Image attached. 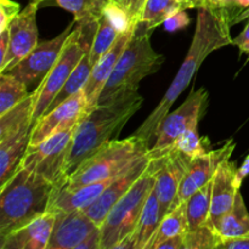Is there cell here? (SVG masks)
I'll use <instances>...</instances> for the list:
<instances>
[{"label":"cell","instance_id":"6da1fadb","mask_svg":"<svg viewBox=\"0 0 249 249\" xmlns=\"http://www.w3.org/2000/svg\"><path fill=\"white\" fill-rule=\"evenodd\" d=\"M230 27L228 19L221 12L208 6L199 7L192 43L181 67L178 71L163 99L139 126L134 135L148 143L152 139H156L162 121L168 116L178 97L191 84L203 61L213 51L232 44Z\"/></svg>","mask_w":249,"mask_h":249},{"label":"cell","instance_id":"7a4b0ae2","mask_svg":"<svg viewBox=\"0 0 249 249\" xmlns=\"http://www.w3.org/2000/svg\"><path fill=\"white\" fill-rule=\"evenodd\" d=\"M142 102L138 89H131L88 109L75 126L66 160L67 177L113 136H118Z\"/></svg>","mask_w":249,"mask_h":249},{"label":"cell","instance_id":"3957f363","mask_svg":"<svg viewBox=\"0 0 249 249\" xmlns=\"http://www.w3.org/2000/svg\"><path fill=\"white\" fill-rule=\"evenodd\" d=\"M56 190L43 175L19 164L0 187V238L48 212Z\"/></svg>","mask_w":249,"mask_h":249},{"label":"cell","instance_id":"277c9868","mask_svg":"<svg viewBox=\"0 0 249 249\" xmlns=\"http://www.w3.org/2000/svg\"><path fill=\"white\" fill-rule=\"evenodd\" d=\"M152 31L146 23H136L128 45L100 95L99 104L112 99L124 90L138 89L139 83L143 78L153 74L162 67L165 58L151 45Z\"/></svg>","mask_w":249,"mask_h":249},{"label":"cell","instance_id":"5b68a950","mask_svg":"<svg viewBox=\"0 0 249 249\" xmlns=\"http://www.w3.org/2000/svg\"><path fill=\"white\" fill-rule=\"evenodd\" d=\"M150 148L148 142L134 134L124 140H109L68 175L65 186L75 189L118 177L140 162Z\"/></svg>","mask_w":249,"mask_h":249},{"label":"cell","instance_id":"8992f818","mask_svg":"<svg viewBox=\"0 0 249 249\" xmlns=\"http://www.w3.org/2000/svg\"><path fill=\"white\" fill-rule=\"evenodd\" d=\"M158 160H151L147 168L129 191L112 207L100 226L101 247L116 249L117 246L135 231L146 201L156 184Z\"/></svg>","mask_w":249,"mask_h":249},{"label":"cell","instance_id":"52a82bcc","mask_svg":"<svg viewBox=\"0 0 249 249\" xmlns=\"http://www.w3.org/2000/svg\"><path fill=\"white\" fill-rule=\"evenodd\" d=\"M89 51L90 48H88L82 40V31L77 24L66 40L65 46L56 63L53 66L50 72L45 75V78L39 83L36 91L32 92V96H33L32 122L33 124L45 113L53 100L62 89L79 61L82 60L84 53Z\"/></svg>","mask_w":249,"mask_h":249},{"label":"cell","instance_id":"ba28073f","mask_svg":"<svg viewBox=\"0 0 249 249\" xmlns=\"http://www.w3.org/2000/svg\"><path fill=\"white\" fill-rule=\"evenodd\" d=\"M75 126L49 136L36 147L27 148L26 155L21 160L22 167L39 173L58 190L62 189L67 184L66 160Z\"/></svg>","mask_w":249,"mask_h":249},{"label":"cell","instance_id":"9c48e42d","mask_svg":"<svg viewBox=\"0 0 249 249\" xmlns=\"http://www.w3.org/2000/svg\"><path fill=\"white\" fill-rule=\"evenodd\" d=\"M207 104L208 92L204 88H199L198 90H192L190 92L179 108L169 112L158 128L155 145L148 151L151 160H157L167 155L173 148L178 136L189 129L197 128L199 121L204 116Z\"/></svg>","mask_w":249,"mask_h":249},{"label":"cell","instance_id":"30bf717a","mask_svg":"<svg viewBox=\"0 0 249 249\" xmlns=\"http://www.w3.org/2000/svg\"><path fill=\"white\" fill-rule=\"evenodd\" d=\"M75 21L71 22L57 36L50 40L39 41L38 45L15 67L4 73H10L18 78L27 87L40 83L45 75L50 72L53 66L57 61L66 40L74 28Z\"/></svg>","mask_w":249,"mask_h":249},{"label":"cell","instance_id":"8fae6325","mask_svg":"<svg viewBox=\"0 0 249 249\" xmlns=\"http://www.w3.org/2000/svg\"><path fill=\"white\" fill-rule=\"evenodd\" d=\"M88 111L87 96L80 90L51 111L44 113L32 126L28 147H36L49 136L77 125Z\"/></svg>","mask_w":249,"mask_h":249},{"label":"cell","instance_id":"7c38bea8","mask_svg":"<svg viewBox=\"0 0 249 249\" xmlns=\"http://www.w3.org/2000/svg\"><path fill=\"white\" fill-rule=\"evenodd\" d=\"M235 147L236 143L233 142V140H230L218 150L208 151L204 155L191 158L189 165H187L186 173L180 184L179 191L175 197L172 209L186 202L195 192H197L201 187L212 181L218 165L224 160L231 157Z\"/></svg>","mask_w":249,"mask_h":249},{"label":"cell","instance_id":"4fadbf2b","mask_svg":"<svg viewBox=\"0 0 249 249\" xmlns=\"http://www.w3.org/2000/svg\"><path fill=\"white\" fill-rule=\"evenodd\" d=\"M39 5L28 2L23 10L11 21L9 26L10 48L4 66L0 67V73L7 72L23 60L39 43L36 12Z\"/></svg>","mask_w":249,"mask_h":249},{"label":"cell","instance_id":"5bb4252c","mask_svg":"<svg viewBox=\"0 0 249 249\" xmlns=\"http://www.w3.org/2000/svg\"><path fill=\"white\" fill-rule=\"evenodd\" d=\"M190 160L191 158L186 157L174 148L163 157L157 158L158 170L156 175L155 191L160 202L162 219L172 209Z\"/></svg>","mask_w":249,"mask_h":249},{"label":"cell","instance_id":"9a60e30c","mask_svg":"<svg viewBox=\"0 0 249 249\" xmlns=\"http://www.w3.org/2000/svg\"><path fill=\"white\" fill-rule=\"evenodd\" d=\"M46 249H77L92 232L99 230L84 211L57 212Z\"/></svg>","mask_w":249,"mask_h":249},{"label":"cell","instance_id":"2e32d148","mask_svg":"<svg viewBox=\"0 0 249 249\" xmlns=\"http://www.w3.org/2000/svg\"><path fill=\"white\" fill-rule=\"evenodd\" d=\"M236 170L237 168L235 163L231 162L230 158H226L218 165L213 177L209 224L215 229L221 218L232 209L236 196L240 191L236 185Z\"/></svg>","mask_w":249,"mask_h":249},{"label":"cell","instance_id":"e0dca14e","mask_svg":"<svg viewBox=\"0 0 249 249\" xmlns=\"http://www.w3.org/2000/svg\"><path fill=\"white\" fill-rule=\"evenodd\" d=\"M150 160L151 158L147 153L140 162L136 163L135 165H133L130 169L124 172L123 174L118 175L109 184V186L105 190L104 194L91 206L85 209V213L90 216V219L97 226L102 225V223L105 221V219H106L107 214L109 213L112 207L129 191V189L135 184L136 180L142 175V173L147 168Z\"/></svg>","mask_w":249,"mask_h":249},{"label":"cell","instance_id":"ac0fdd59","mask_svg":"<svg viewBox=\"0 0 249 249\" xmlns=\"http://www.w3.org/2000/svg\"><path fill=\"white\" fill-rule=\"evenodd\" d=\"M55 219L56 214L53 212H45L0 238V249H46Z\"/></svg>","mask_w":249,"mask_h":249},{"label":"cell","instance_id":"d6986e66","mask_svg":"<svg viewBox=\"0 0 249 249\" xmlns=\"http://www.w3.org/2000/svg\"><path fill=\"white\" fill-rule=\"evenodd\" d=\"M134 29H135V27L131 31L121 34L116 43L113 44V46L107 53H105L101 56V58L92 66L91 73H90L89 78H88L87 83L83 88L85 96H87L88 109L99 105L100 95H101L107 80L109 79L111 74L113 73L117 62H118L119 57L123 53L124 49L128 45L129 40L133 36Z\"/></svg>","mask_w":249,"mask_h":249},{"label":"cell","instance_id":"ffe728a7","mask_svg":"<svg viewBox=\"0 0 249 249\" xmlns=\"http://www.w3.org/2000/svg\"><path fill=\"white\" fill-rule=\"evenodd\" d=\"M116 178L91 182V184L75 187V189H68V187L63 186L62 189L56 190L50 201L49 211L53 212V213H57V212L85 211L88 207L91 206L104 194L105 190L109 186V184Z\"/></svg>","mask_w":249,"mask_h":249},{"label":"cell","instance_id":"44dd1931","mask_svg":"<svg viewBox=\"0 0 249 249\" xmlns=\"http://www.w3.org/2000/svg\"><path fill=\"white\" fill-rule=\"evenodd\" d=\"M160 220L162 218H160V202L153 187L143 207L135 231L129 237L124 238L116 249H147L160 226Z\"/></svg>","mask_w":249,"mask_h":249},{"label":"cell","instance_id":"7402d4cb","mask_svg":"<svg viewBox=\"0 0 249 249\" xmlns=\"http://www.w3.org/2000/svg\"><path fill=\"white\" fill-rule=\"evenodd\" d=\"M32 126L0 141V187L4 186L14 175L26 155L31 140Z\"/></svg>","mask_w":249,"mask_h":249},{"label":"cell","instance_id":"603a6c76","mask_svg":"<svg viewBox=\"0 0 249 249\" xmlns=\"http://www.w3.org/2000/svg\"><path fill=\"white\" fill-rule=\"evenodd\" d=\"M216 229L224 241L249 236V213L240 191L236 196L232 209L221 218Z\"/></svg>","mask_w":249,"mask_h":249},{"label":"cell","instance_id":"cb8c5ba5","mask_svg":"<svg viewBox=\"0 0 249 249\" xmlns=\"http://www.w3.org/2000/svg\"><path fill=\"white\" fill-rule=\"evenodd\" d=\"M187 231L186 202L173 208L164 218L160 220V226L155 236L151 240L147 249H157L160 243L165 242L175 236L184 235Z\"/></svg>","mask_w":249,"mask_h":249},{"label":"cell","instance_id":"d4e9b609","mask_svg":"<svg viewBox=\"0 0 249 249\" xmlns=\"http://www.w3.org/2000/svg\"><path fill=\"white\" fill-rule=\"evenodd\" d=\"M33 96L32 94L24 101L6 113L0 114V141L18 133L24 128L33 126Z\"/></svg>","mask_w":249,"mask_h":249},{"label":"cell","instance_id":"484cf974","mask_svg":"<svg viewBox=\"0 0 249 249\" xmlns=\"http://www.w3.org/2000/svg\"><path fill=\"white\" fill-rule=\"evenodd\" d=\"M212 181L195 192L186 201L187 231H194L209 224L211 214ZM211 225V224H209Z\"/></svg>","mask_w":249,"mask_h":249},{"label":"cell","instance_id":"4316f807","mask_svg":"<svg viewBox=\"0 0 249 249\" xmlns=\"http://www.w3.org/2000/svg\"><path fill=\"white\" fill-rule=\"evenodd\" d=\"M56 5L72 12L74 21L80 26L99 24L105 7L111 0H55Z\"/></svg>","mask_w":249,"mask_h":249},{"label":"cell","instance_id":"83f0119b","mask_svg":"<svg viewBox=\"0 0 249 249\" xmlns=\"http://www.w3.org/2000/svg\"><path fill=\"white\" fill-rule=\"evenodd\" d=\"M91 70L92 63L91 61H90L89 53H85L84 56L82 57V60H80L79 63L77 65V67H75L74 71L72 72V74L70 75V78H68V80L66 82V84L63 85L62 89L58 91V94L56 95L55 99L53 100V102H51V105L49 106V108L46 109V112L51 111V109L55 108L56 106L62 104L63 101L70 99L71 96H73V95H75L77 92H79L80 90H83L88 78H89L90 73H91Z\"/></svg>","mask_w":249,"mask_h":249},{"label":"cell","instance_id":"f1b7e54d","mask_svg":"<svg viewBox=\"0 0 249 249\" xmlns=\"http://www.w3.org/2000/svg\"><path fill=\"white\" fill-rule=\"evenodd\" d=\"M28 87L10 73H0V114L16 107L29 96Z\"/></svg>","mask_w":249,"mask_h":249},{"label":"cell","instance_id":"f546056e","mask_svg":"<svg viewBox=\"0 0 249 249\" xmlns=\"http://www.w3.org/2000/svg\"><path fill=\"white\" fill-rule=\"evenodd\" d=\"M179 10H185L175 0H147L140 15L139 22L146 23L151 29L163 24L165 19Z\"/></svg>","mask_w":249,"mask_h":249},{"label":"cell","instance_id":"4dcf8cb0","mask_svg":"<svg viewBox=\"0 0 249 249\" xmlns=\"http://www.w3.org/2000/svg\"><path fill=\"white\" fill-rule=\"evenodd\" d=\"M119 36L121 34L112 26L108 18L102 14L101 18L99 21V28H97L89 51L90 61H91L92 66L101 58V56L105 53H107L113 46V44L116 43Z\"/></svg>","mask_w":249,"mask_h":249},{"label":"cell","instance_id":"1f68e13d","mask_svg":"<svg viewBox=\"0 0 249 249\" xmlns=\"http://www.w3.org/2000/svg\"><path fill=\"white\" fill-rule=\"evenodd\" d=\"M223 242L224 238L219 231L209 224L185 233L186 249H215L220 248Z\"/></svg>","mask_w":249,"mask_h":249},{"label":"cell","instance_id":"d6a6232c","mask_svg":"<svg viewBox=\"0 0 249 249\" xmlns=\"http://www.w3.org/2000/svg\"><path fill=\"white\" fill-rule=\"evenodd\" d=\"M207 138H201L198 134V126L197 128H191L182 133L174 141L173 148L179 151L180 153L185 155L189 158H195L197 156L204 155L208 152L206 146L209 145L208 141L204 142Z\"/></svg>","mask_w":249,"mask_h":249},{"label":"cell","instance_id":"836d02e7","mask_svg":"<svg viewBox=\"0 0 249 249\" xmlns=\"http://www.w3.org/2000/svg\"><path fill=\"white\" fill-rule=\"evenodd\" d=\"M104 15L108 18V21L111 22L112 26L117 29L119 34L131 31L136 26L125 7L122 4L112 1V0L105 7Z\"/></svg>","mask_w":249,"mask_h":249},{"label":"cell","instance_id":"e575fe53","mask_svg":"<svg viewBox=\"0 0 249 249\" xmlns=\"http://www.w3.org/2000/svg\"><path fill=\"white\" fill-rule=\"evenodd\" d=\"M19 12L18 2L14 0H0V32L9 28L11 21Z\"/></svg>","mask_w":249,"mask_h":249},{"label":"cell","instance_id":"d590c367","mask_svg":"<svg viewBox=\"0 0 249 249\" xmlns=\"http://www.w3.org/2000/svg\"><path fill=\"white\" fill-rule=\"evenodd\" d=\"M190 24V17L186 14V10H179L175 14H173L172 16L168 17L165 19V22L163 23L164 28L168 32H177L180 29L185 28Z\"/></svg>","mask_w":249,"mask_h":249},{"label":"cell","instance_id":"8d00e7d4","mask_svg":"<svg viewBox=\"0 0 249 249\" xmlns=\"http://www.w3.org/2000/svg\"><path fill=\"white\" fill-rule=\"evenodd\" d=\"M146 1L147 0H124L123 6L125 7L126 11L130 15L131 19H133L134 23H138L139 18H140V15L142 12L143 6H145Z\"/></svg>","mask_w":249,"mask_h":249},{"label":"cell","instance_id":"74e56055","mask_svg":"<svg viewBox=\"0 0 249 249\" xmlns=\"http://www.w3.org/2000/svg\"><path fill=\"white\" fill-rule=\"evenodd\" d=\"M247 19V24L243 31L236 38L232 39V44L240 49L241 53H246L249 57V17Z\"/></svg>","mask_w":249,"mask_h":249},{"label":"cell","instance_id":"f35d334b","mask_svg":"<svg viewBox=\"0 0 249 249\" xmlns=\"http://www.w3.org/2000/svg\"><path fill=\"white\" fill-rule=\"evenodd\" d=\"M9 48H10V32H9V28H7L5 29V31L0 32V67L4 66L5 61H6Z\"/></svg>","mask_w":249,"mask_h":249},{"label":"cell","instance_id":"ab89813d","mask_svg":"<svg viewBox=\"0 0 249 249\" xmlns=\"http://www.w3.org/2000/svg\"><path fill=\"white\" fill-rule=\"evenodd\" d=\"M220 248L224 249H249V236L247 237H238L225 240Z\"/></svg>","mask_w":249,"mask_h":249},{"label":"cell","instance_id":"60d3db41","mask_svg":"<svg viewBox=\"0 0 249 249\" xmlns=\"http://www.w3.org/2000/svg\"><path fill=\"white\" fill-rule=\"evenodd\" d=\"M157 249H186V243H185V233L184 235L175 236V237L169 238L165 242L160 243Z\"/></svg>","mask_w":249,"mask_h":249},{"label":"cell","instance_id":"b9f144b4","mask_svg":"<svg viewBox=\"0 0 249 249\" xmlns=\"http://www.w3.org/2000/svg\"><path fill=\"white\" fill-rule=\"evenodd\" d=\"M248 175H249V155L245 158L242 165H241L240 168H237V170H236V185H237L238 189H241L243 180H245Z\"/></svg>","mask_w":249,"mask_h":249},{"label":"cell","instance_id":"7bdbcfd3","mask_svg":"<svg viewBox=\"0 0 249 249\" xmlns=\"http://www.w3.org/2000/svg\"><path fill=\"white\" fill-rule=\"evenodd\" d=\"M175 1H178L179 4H181V6L184 7L185 10L194 9V7H196V2H195V0H175Z\"/></svg>","mask_w":249,"mask_h":249},{"label":"cell","instance_id":"ee69618b","mask_svg":"<svg viewBox=\"0 0 249 249\" xmlns=\"http://www.w3.org/2000/svg\"><path fill=\"white\" fill-rule=\"evenodd\" d=\"M53 1L56 4L55 0H53ZM28 2H36V4H38L39 6L41 7V6H43V5L50 4V0H28Z\"/></svg>","mask_w":249,"mask_h":249},{"label":"cell","instance_id":"f6af8a7d","mask_svg":"<svg viewBox=\"0 0 249 249\" xmlns=\"http://www.w3.org/2000/svg\"><path fill=\"white\" fill-rule=\"evenodd\" d=\"M195 2H196V7H197V9H199V7H204V6H206L207 0H195Z\"/></svg>","mask_w":249,"mask_h":249},{"label":"cell","instance_id":"bcb514c9","mask_svg":"<svg viewBox=\"0 0 249 249\" xmlns=\"http://www.w3.org/2000/svg\"><path fill=\"white\" fill-rule=\"evenodd\" d=\"M112 1H114V2H118V4H122V5H123L124 0H112Z\"/></svg>","mask_w":249,"mask_h":249}]
</instances>
